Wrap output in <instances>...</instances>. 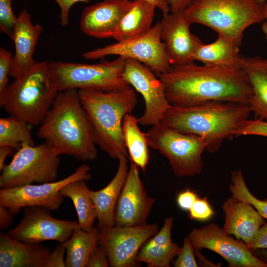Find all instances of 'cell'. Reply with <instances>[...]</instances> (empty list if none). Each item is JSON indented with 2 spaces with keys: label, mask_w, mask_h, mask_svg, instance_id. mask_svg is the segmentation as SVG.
Returning a JSON list of instances; mask_svg holds the SVG:
<instances>
[{
  "label": "cell",
  "mask_w": 267,
  "mask_h": 267,
  "mask_svg": "<svg viewBox=\"0 0 267 267\" xmlns=\"http://www.w3.org/2000/svg\"><path fill=\"white\" fill-rule=\"evenodd\" d=\"M172 106L188 107L212 100L249 105L253 94L250 81L241 68L193 63L172 66L157 75Z\"/></svg>",
  "instance_id": "6da1fadb"
},
{
  "label": "cell",
  "mask_w": 267,
  "mask_h": 267,
  "mask_svg": "<svg viewBox=\"0 0 267 267\" xmlns=\"http://www.w3.org/2000/svg\"><path fill=\"white\" fill-rule=\"evenodd\" d=\"M37 135L59 155L66 154L83 161L97 156L92 128L78 90L58 92Z\"/></svg>",
  "instance_id": "7a4b0ae2"
},
{
  "label": "cell",
  "mask_w": 267,
  "mask_h": 267,
  "mask_svg": "<svg viewBox=\"0 0 267 267\" xmlns=\"http://www.w3.org/2000/svg\"><path fill=\"white\" fill-rule=\"evenodd\" d=\"M250 112L248 104L223 100L208 101L188 107L171 105L160 124L203 137L207 143L206 150L214 153L225 139L237 136Z\"/></svg>",
  "instance_id": "3957f363"
},
{
  "label": "cell",
  "mask_w": 267,
  "mask_h": 267,
  "mask_svg": "<svg viewBox=\"0 0 267 267\" xmlns=\"http://www.w3.org/2000/svg\"><path fill=\"white\" fill-rule=\"evenodd\" d=\"M83 105L91 124L95 142L114 159L129 157L123 136L124 117L132 113L138 101L136 90L131 86L104 91L78 90Z\"/></svg>",
  "instance_id": "277c9868"
},
{
  "label": "cell",
  "mask_w": 267,
  "mask_h": 267,
  "mask_svg": "<svg viewBox=\"0 0 267 267\" xmlns=\"http://www.w3.org/2000/svg\"><path fill=\"white\" fill-rule=\"evenodd\" d=\"M58 92L48 62H36L8 85L0 105L10 115L40 126Z\"/></svg>",
  "instance_id": "5b68a950"
},
{
  "label": "cell",
  "mask_w": 267,
  "mask_h": 267,
  "mask_svg": "<svg viewBox=\"0 0 267 267\" xmlns=\"http://www.w3.org/2000/svg\"><path fill=\"white\" fill-rule=\"evenodd\" d=\"M258 0H193L183 10L191 24L206 26L240 47L245 30L264 19Z\"/></svg>",
  "instance_id": "8992f818"
},
{
  "label": "cell",
  "mask_w": 267,
  "mask_h": 267,
  "mask_svg": "<svg viewBox=\"0 0 267 267\" xmlns=\"http://www.w3.org/2000/svg\"><path fill=\"white\" fill-rule=\"evenodd\" d=\"M126 58L118 56L108 61L102 58L96 64L62 61L48 62L58 91L92 89L109 91L131 86L123 74Z\"/></svg>",
  "instance_id": "52a82bcc"
},
{
  "label": "cell",
  "mask_w": 267,
  "mask_h": 267,
  "mask_svg": "<svg viewBox=\"0 0 267 267\" xmlns=\"http://www.w3.org/2000/svg\"><path fill=\"white\" fill-rule=\"evenodd\" d=\"M149 147L168 160L178 177H193L201 173L202 155L207 143L203 137L158 124L145 133Z\"/></svg>",
  "instance_id": "ba28073f"
},
{
  "label": "cell",
  "mask_w": 267,
  "mask_h": 267,
  "mask_svg": "<svg viewBox=\"0 0 267 267\" xmlns=\"http://www.w3.org/2000/svg\"><path fill=\"white\" fill-rule=\"evenodd\" d=\"M59 156L45 142L38 145L23 143L11 161L0 171V187L6 189L56 181Z\"/></svg>",
  "instance_id": "9c48e42d"
},
{
  "label": "cell",
  "mask_w": 267,
  "mask_h": 267,
  "mask_svg": "<svg viewBox=\"0 0 267 267\" xmlns=\"http://www.w3.org/2000/svg\"><path fill=\"white\" fill-rule=\"evenodd\" d=\"M111 55L135 59L157 76L167 72L172 66L161 39L159 22L144 34L86 52L82 56L86 59L96 60Z\"/></svg>",
  "instance_id": "30bf717a"
},
{
  "label": "cell",
  "mask_w": 267,
  "mask_h": 267,
  "mask_svg": "<svg viewBox=\"0 0 267 267\" xmlns=\"http://www.w3.org/2000/svg\"><path fill=\"white\" fill-rule=\"evenodd\" d=\"M90 167L84 164L74 173L60 180L50 182L29 184L19 187L1 189L0 205L5 207L14 215L28 206H43L51 211L59 209L63 201L61 188L67 183L79 179L90 180Z\"/></svg>",
  "instance_id": "8fae6325"
},
{
  "label": "cell",
  "mask_w": 267,
  "mask_h": 267,
  "mask_svg": "<svg viewBox=\"0 0 267 267\" xmlns=\"http://www.w3.org/2000/svg\"><path fill=\"white\" fill-rule=\"evenodd\" d=\"M98 245L106 251L111 267H134L142 245L159 230L156 223L98 228Z\"/></svg>",
  "instance_id": "7c38bea8"
},
{
  "label": "cell",
  "mask_w": 267,
  "mask_h": 267,
  "mask_svg": "<svg viewBox=\"0 0 267 267\" xmlns=\"http://www.w3.org/2000/svg\"><path fill=\"white\" fill-rule=\"evenodd\" d=\"M123 76L144 99L145 109L138 118L139 125L152 126L159 124L171 106L161 80L148 67L132 58H126Z\"/></svg>",
  "instance_id": "4fadbf2b"
},
{
  "label": "cell",
  "mask_w": 267,
  "mask_h": 267,
  "mask_svg": "<svg viewBox=\"0 0 267 267\" xmlns=\"http://www.w3.org/2000/svg\"><path fill=\"white\" fill-rule=\"evenodd\" d=\"M50 211L43 206L24 207L19 223L7 233L14 238L31 243L47 240L66 242L79 225L78 222L55 219Z\"/></svg>",
  "instance_id": "5bb4252c"
},
{
  "label": "cell",
  "mask_w": 267,
  "mask_h": 267,
  "mask_svg": "<svg viewBox=\"0 0 267 267\" xmlns=\"http://www.w3.org/2000/svg\"><path fill=\"white\" fill-rule=\"evenodd\" d=\"M188 236L195 250H211L222 257L230 267H267L243 241L230 237L214 223L192 229Z\"/></svg>",
  "instance_id": "9a60e30c"
},
{
  "label": "cell",
  "mask_w": 267,
  "mask_h": 267,
  "mask_svg": "<svg viewBox=\"0 0 267 267\" xmlns=\"http://www.w3.org/2000/svg\"><path fill=\"white\" fill-rule=\"evenodd\" d=\"M160 35L172 66L193 63L195 53L202 43L191 34V24L183 10L163 13L159 21Z\"/></svg>",
  "instance_id": "2e32d148"
},
{
  "label": "cell",
  "mask_w": 267,
  "mask_h": 267,
  "mask_svg": "<svg viewBox=\"0 0 267 267\" xmlns=\"http://www.w3.org/2000/svg\"><path fill=\"white\" fill-rule=\"evenodd\" d=\"M155 202L148 194L139 176V167L131 163L115 211V225L140 226L147 220Z\"/></svg>",
  "instance_id": "e0dca14e"
},
{
  "label": "cell",
  "mask_w": 267,
  "mask_h": 267,
  "mask_svg": "<svg viewBox=\"0 0 267 267\" xmlns=\"http://www.w3.org/2000/svg\"><path fill=\"white\" fill-rule=\"evenodd\" d=\"M133 3L131 0H104L86 7L80 21L81 30L95 38H113Z\"/></svg>",
  "instance_id": "ac0fdd59"
},
{
  "label": "cell",
  "mask_w": 267,
  "mask_h": 267,
  "mask_svg": "<svg viewBox=\"0 0 267 267\" xmlns=\"http://www.w3.org/2000/svg\"><path fill=\"white\" fill-rule=\"evenodd\" d=\"M225 215L222 229L227 235L241 239L248 247L258 230L266 222L250 203L228 198L222 206Z\"/></svg>",
  "instance_id": "d6986e66"
},
{
  "label": "cell",
  "mask_w": 267,
  "mask_h": 267,
  "mask_svg": "<svg viewBox=\"0 0 267 267\" xmlns=\"http://www.w3.org/2000/svg\"><path fill=\"white\" fill-rule=\"evenodd\" d=\"M17 17L12 39L15 54L9 75L14 79L27 71L36 63L33 55L43 29L40 24L32 23L31 15L26 10H22Z\"/></svg>",
  "instance_id": "ffe728a7"
},
{
  "label": "cell",
  "mask_w": 267,
  "mask_h": 267,
  "mask_svg": "<svg viewBox=\"0 0 267 267\" xmlns=\"http://www.w3.org/2000/svg\"><path fill=\"white\" fill-rule=\"evenodd\" d=\"M52 250L39 243L0 234V267H45Z\"/></svg>",
  "instance_id": "44dd1931"
},
{
  "label": "cell",
  "mask_w": 267,
  "mask_h": 267,
  "mask_svg": "<svg viewBox=\"0 0 267 267\" xmlns=\"http://www.w3.org/2000/svg\"><path fill=\"white\" fill-rule=\"evenodd\" d=\"M128 158L124 155L119 158L117 172L106 186L98 190H89L96 211L98 228L115 225V208L129 169Z\"/></svg>",
  "instance_id": "7402d4cb"
},
{
  "label": "cell",
  "mask_w": 267,
  "mask_h": 267,
  "mask_svg": "<svg viewBox=\"0 0 267 267\" xmlns=\"http://www.w3.org/2000/svg\"><path fill=\"white\" fill-rule=\"evenodd\" d=\"M172 217L165 218L161 229L149 238L141 247L136 260L145 263L148 267H170L181 247L171 237L173 224Z\"/></svg>",
  "instance_id": "603a6c76"
},
{
  "label": "cell",
  "mask_w": 267,
  "mask_h": 267,
  "mask_svg": "<svg viewBox=\"0 0 267 267\" xmlns=\"http://www.w3.org/2000/svg\"><path fill=\"white\" fill-rule=\"evenodd\" d=\"M241 69L252 86L253 94L249 103L255 119L267 121V58L241 55Z\"/></svg>",
  "instance_id": "cb8c5ba5"
},
{
  "label": "cell",
  "mask_w": 267,
  "mask_h": 267,
  "mask_svg": "<svg viewBox=\"0 0 267 267\" xmlns=\"http://www.w3.org/2000/svg\"><path fill=\"white\" fill-rule=\"evenodd\" d=\"M156 8L154 4L143 0H133L113 38L117 42H122L148 32L153 26Z\"/></svg>",
  "instance_id": "d4e9b609"
},
{
  "label": "cell",
  "mask_w": 267,
  "mask_h": 267,
  "mask_svg": "<svg viewBox=\"0 0 267 267\" xmlns=\"http://www.w3.org/2000/svg\"><path fill=\"white\" fill-rule=\"evenodd\" d=\"M98 228L89 231L76 227L66 242L65 267H87L89 259L98 245Z\"/></svg>",
  "instance_id": "484cf974"
},
{
  "label": "cell",
  "mask_w": 267,
  "mask_h": 267,
  "mask_svg": "<svg viewBox=\"0 0 267 267\" xmlns=\"http://www.w3.org/2000/svg\"><path fill=\"white\" fill-rule=\"evenodd\" d=\"M239 47L222 35L209 44L203 43L194 55V60L204 64H214L241 68V55Z\"/></svg>",
  "instance_id": "4316f807"
},
{
  "label": "cell",
  "mask_w": 267,
  "mask_h": 267,
  "mask_svg": "<svg viewBox=\"0 0 267 267\" xmlns=\"http://www.w3.org/2000/svg\"><path fill=\"white\" fill-rule=\"evenodd\" d=\"M85 181L79 179L70 182L61 188L60 193L63 197L72 201L78 215L79 226L88 231L94 227L96 214L89 194L90 189Z\"/></svg>",
  "instance_id": "83f0119b"
},
{
  "label": "cell",
  "mask_w": 267,
  "mask_h": 267,
  "mask_svg": "<svg viewBox=\"0 0 267 267\" xmlns=\"http://www.w3.org/2000/svg\"><path fill=\"white\" fill-rule=\"evenodd\" d=\"M138 124V118L132 113L127 114L123 120V133L131 162L145 171L149 161V146Z\"/></svg>",
  "instance_id": "f1b7e54d"
},
{
  "label": "cell",
  "mask_w": 267,
  "mask_h": 267,
  "mask_svg": "<svg viewBox=\"0 0 267 267\" xmlns=\"http://www.w3.org/2000/svg\"><path fill=\"white\" fill-rule=\"evenodd\" d=\"M32 125L13 116L0 118V146H8L19 150L24 143L35 145Z\"/></svg>",
  "instance_id": "f546056e"
},
{
  "label": "cell",
  "mask_w": 267,
  "mask_h": 267,
  "mask_svg": "<svg viewBox=\"0 0 267 267\" xmlns=\"http://www.w3.org/2000/svg\"><path fill=\"white\" fill-rule=\"evenodd\" d=\"M231 180L229 190L231 197L237 201L250 203L264 219H267V199L260 200L250 192L245 181L242 170L232 171Z\"/></svg>",
  "instance_id": "4dcf8cb0"
},
{
  "label": "cell",
  "mask_w": 267,
  "mask_h": 267,
  "mask_svg": "<svg viewBox=\"0 0 267 267\" xmlns=\"http://www.w3.org/2000/svg\"><path fill=\"white\" fill-rule=\"evenodd\" d=\"M12 0H0V30L13 39L18 17L12 8Z\"/></svg>",
  "instance_id": "1f68e13d"
},
{
  "label": "cell",
  "mask_w": 267,
  "mask_h": 267,
  "mask_svg": "<svg viewBox=\"0 0 267 267\" xmlns=\"http://www.w3.org/2000/svg\"><path fill=\"white\" fill-rule=\"evenodd\" d=\"M194 248L188 236L184 238L177 258L173 263L175 267H198Z\"/></svg>",
  "instance_id": "d6a6232c"
},
{
  "label": "cell",
  "mask_w": 267,
  "mask_h": 267,
  "mask_svg": "<svg viewBox=\"0 0 267 267\" xmlns=\"http://www.w3.org/2000/svg\"><path fill=\"white\" fill-rule=\"evenodd\" d=\"M13 61L12 53L3 47L0 48V99L8 87V76Z\"/></svg>",
  "instance_id": "836d02e7"
},
{
  "label": "cell",
  "mask_w": 267,
  "mask_h": 267,
  "mask_svg": "<svg viewBox=\"0 0 267 267\" xmlns=\"http://www.w3.org/2000/svg\"><path fill=\"white\" fill-rule=\"evenodd\" d=\"M189 211L190 219L200 221H207L215 214L206 197H198Z\"/></svg>",
  "instance_id": "e575fe53"
},
{
  "label": "cell",
  "mask_w": 267,
  "mask_h": 267,
  "mask_svg": "<svg viewBox=\"0 0 267 267\" xmlns=\"http://www.w3.org/2000/svg\"><path fill=\"white\" fill-rule=\"evenodd\" d=\"M256 135L267 137V121L260 119L248 120L236 136Z\"/></svg>",
  "instance_id": "d590c367"
},
{
  "label": "cell",
  "mask_w": 267,
  "mask_h": 267,
  "mask_svg": "<svg viewBox=\"0 0 267 267\" xmlns=\"http://www.w3.org/2000/svg\"><path fill=\"white\" fill-rule=\"evenodd\" d=\"M66 242L59 243L51 251L45 267H65Z\"/></svg>",
  "instance_id": "8d00e7d4"
},
{
  "label": "cell",
  "mask_w": 267,
  "mask_h": 267,
  "mask_svg": "<svg viewBox=\"0 0 267 267\" xmlns=\"http://www.w3.org/2000/svg\"><path fill=\"white\" fill-rule=\"evenodd\" d=\"M110 263L105 250L98 245L91 255L87 267H108Z\"/></svg>",
  "instance_id": "74e56055"
},
{
  "label": "cell",
  "mask_w": 267,
  "mask_h": 267,
  "mask_svg": "<svg viewBox=\"0 0 267 267\" xmlns=\"http://www.w3.org/2000/svg\"><path fill=\"white\" fill-rule=\"evenodd\" d=\"M60 8L59 15L62 26H66L69 23V12L71 7L76 3L83 2L87 3L89 0H54Z\"/></svg>",
  "instance_id": "f35d334b"
},
{
  "label": "cell",
  "mask_w": 267,
  "mask_h": 267,
  "mask_svg": "<svg viewBox=\"0 0 267 267\" xmlns=\"http://www.w3.org/2000/svg\"><path fill=\"white\" fill-rule=\"evenodd\" d=\"M197 198L198 196L194 191L186 188L178 194L177 202L181 209L189 211Z\"/></svg>",
  "instance_id": "ab89813d"
},
{
  "label": "cell",
  "mask_w": 267,
  "mask_h": 267,
  "mask_svg": "<svg viewBox=\"0 0 267 267\" xmlns=\"http://www.w3.org/2000/svg\"><path fill=\"white\" fill-rule=\"evenodd\" d=\"M249 247L251 251L267 248V222H265L258 230Z\"/></svg>",
  "instance_id": "60d3db41"
},
{
  "label": "cell",
  "mask_w": 267,
  "mask_h": 267,
  "mask_svg": "<svg viewBox=\"0 0 267 267\" xmlns=\"http://www.w3.org/2000/svg\"><path fill=\"white\" fill-rule=\"evenodd\" d=\"M14 215L5 207L0 205V229L8 228L12 223Z\"/></svg>",
  "instance_id": "b9f144b4"
},
{
  "label": "cell",
  "mask_w": 267,
  "mask_h": 267,
  "mask_svg": "<svg viewBox=\"0 0 267 267\" xmlns=\"http://www.w3.org/2000/svg\"><path fill=\"white\" fill-rule=\"evenodd\" d=\"M170 11L182 10L186 8L193 0H166Z\"/></svg>",
  "instance_id": "7bdbcfd3"
},
{
  "label": "cell",
  "mask_w": 267,
  "mask_h": 267,
  "mask_svg": "<svg viewBox=\"0 0 267 267\" xmlns=\"http://www.w3.org/2000/svg\"><path fill=\"white\" fill-rule=\"evenodd\" d=\"M15 149L8 146H0V170L1 171L4 166L6 158L11 155Z\"/></svg>",
  "instance_id": "ee69618b"
},
{
  "label": "cell",
  "mask_w": 267,
  "mask_h": 267,
  "mask_svg": "<svg viewBox=\"0 0 267 267\" xmlns=\"http://www.w3.org/2000/svg\"><path fill=\"white\" fill-rule=\"evenodd\" d=\"M195 256L197 257L198 261L199 267H220L218 265L215 264L209 260H208L200 252V250H195Z\"/></svg>",
  "instance_id": "f6af8a7d"
},
{
  "label": "cell",
  "mask_w": 267,
  "mask_h": 267,
  "mask_svg": "<svg viewBox=\"0 0 267 267\" xmlns=\"http://www.w3.org/2000/svg\"><path fill=\"white\" fill-rule=\"evenodd\" d=\"M154 4L156 8L160 10L163 13L170 11V6L166 0H143Z\"/></svg>",
  "instance_id": "bcb514c9"
},
{
  "label": "cell",
  "mask_w": 267,
  "mask_h": 267,
  "mask_svg": "<svg viewBox=\"0 0 267 267\" xmlns=\"http://www.w3.org/2000/svg\"><path fill=\"white\" fill-rule=\"evenodd\" d=\"M252 252L257 258L267 265V248L258 249Z\"/></svg>",
  "instance_id": "7dc6e473"
},
{
  "label": "cell",
  "mask_w": 267,
  "mask_h": 267,
  "mask_svg": "<svg viewBox=\"0 0 267 267\" xmlns=\"http://www.w3.org/2000/svg\"><path fill=\"white\" fill-rule=\"evenodd\" d=\"M264 13L265 19L262 22L261 30L267 40V1L264 3Z\"/></svg>",
  "instance_id": "c3c4849f"
},
{
  "label": "cell",
  "mask_w": 267,
  "mask_h": 267,
  "mask_svg": "<svg viewBox=\"0 0 267 267\" xmlns=\"http://www.w3.org/2000/svg\"><path fill=\"white\" fill-rule=\"evenodd\" d=\"M262 2H264L265 3L266 1H267V0H258Z\"/></svg>",
  "instance_id": "681fc988"
}]
</instances>
